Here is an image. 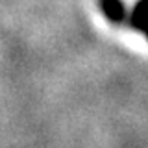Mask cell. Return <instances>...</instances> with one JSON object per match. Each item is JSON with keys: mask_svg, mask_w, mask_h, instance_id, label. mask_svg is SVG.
Here are the masks:
<instances>
[{"mask_svg": "<svg viewBox=\"0 0 148 148\" xmlns=\"http://www.w3.org/2000/svg\"><path fill=\"white\" fill-rule=\"evenodd\" d=\"M102 15L113 24H124L128 21V11L122 0H98Z\"/></svg>", "mask_w": 148, "mask_h": 148, "instance_id": "obj_1", "label": "cell"}, {"mask_svg": "<svg viewBox=\"0 0 148 148\" xmlns=\"http://www.w3.org/2000/svg\"><path fill=\"white\" fill-rule=\"evenodd\" d=\"M128 22L135 32H141L148 39V0H137L132 13H128Z\"/></svg>", "mask_w": 148, "mask_h": 148, "instance_id": "obj_2", "label": "cell"}]
</instances>
